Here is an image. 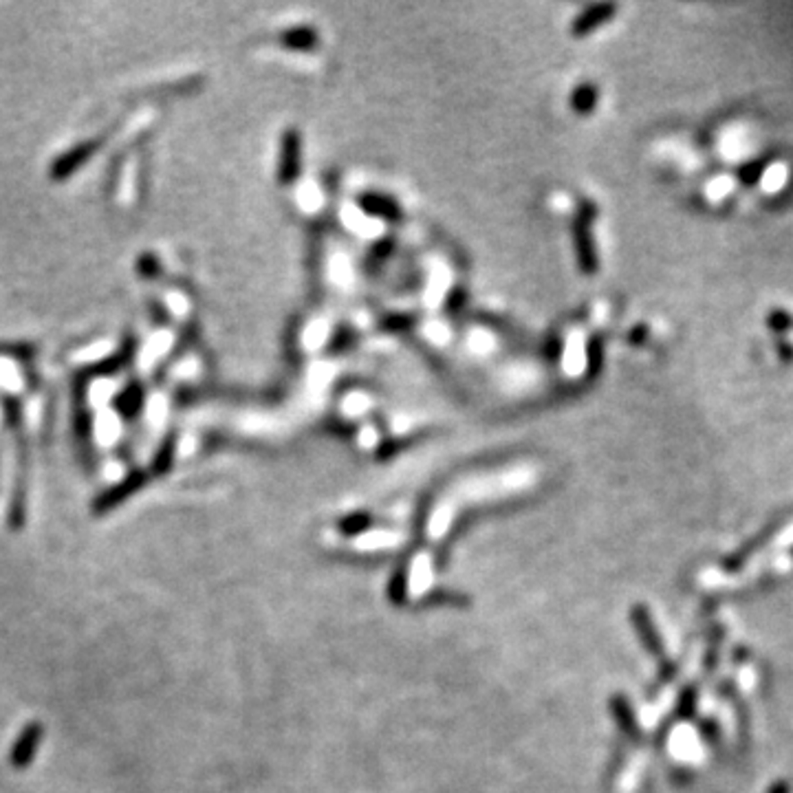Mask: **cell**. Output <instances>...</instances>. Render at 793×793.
Returning <instances> with one entry per match:
<instances>
[]
</instances>
